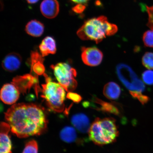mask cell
<instances>
[{
    "mask_svg": "<svg viewBox=\"0 0 153 153\" xmlns=\"http://www.w3.org/2000/svg\"><path fill=\"white\" fill-rule=\"evenodd\" d=\"M81 49V57L84 64L90 66H97L101 64L103 54L97 48L83 47Z\"/></svg>",
    "mask_w": 153,
    "mask_h": 153,
    "instance_id": "ba28073f",
    "label": "cell"
},
{
    "mask_svg": "<svg viewBox=\"0 0 153 153\" xmlns=\"http://www.w3.org/2000/svg\"><path fill=\"white\" fill-rule=\"evenodd\" d=\"M131 95L134 98L138 99L140 102L143 105L146 104L150 99L148 97L143 95L142 93L134 94Z\"/></svg>",
    "mask_w": 153,
    "mask_h": 153,
    "instance_id": "d4e9b609",
    "label": "cell"
},
{
    "mask_svg": "<svg viewBox=\"0 0 153 153\" xmlns=\"http://www.w3.org/2000/svg\"><path fill=\"white\" fill-rule=\"evenodd\" d=\"M42 14L48 19H53L58 15L59 5L57 0H44L40 6Z\"/></svg>",
    "mask_w": 153,
    "mask_h": 153,
    "instance_id": "4fadbf2b",
    "label": "cell"
},
{
    "mask_svg": "<svg viewBox=\"0 0 153 153\" xmlns=\"http://www.w3.org/2000/svg\"><path fill=\"white\" fill-rule=\"evenodd\" d=\"M5 118L11 132L20 138L41 135L48 122L45 108L33 103L13 105L5 113Z\"/></svg>",
    "mask_w": 153,
    "mask_h": 153,
    "instance_id": "6da1fadb",
    "label": "cell"
},
{
    "mask_svg": "<svg viewBox=\"0 0 153 153\" xmlns=\"http://www.w3.org/2000/svg\"><path fill=\"white\" fill-rule=\"evenodd\" d=\"M1 149L0 153H12V144L9 135L11 130L10 126L7 123L1 122Z\"/></svg>",
    "mask_w": 153,
    "mask_h": 153,
    "instance_id": "8fae6325",
    "label": "cell"
},
{
    "mask_svg": "<svg viewBox=\"0 0 153 153\" xmlns=\"http://www.w3.org/2000/svg\"><path fill=\"white\" fill-rule=\"evenodd\" d=\"M85 7L82 4H78L74 7L73 10L76 13H81L85 9Z\"/></svg>",
    "mask_w": 153,
    "mask_h": 153,
    "instance_id": "4316f807",
    "label": "cell"
},
{
    "mask_svg": "<svg viewBox=\"0 0 153 153\" xmlns=\"http://www.w3.org/2000/svg\"><path fill=\"white\" fill-rule=\"evenodd\" d=\"M43 75L45 78L46 83L42 85L41 97L51 111L57 113L64 112L65 110V90L60 84L53 82L46 74Z\"/></svg>",
    "mask_w": 153,
    "mask_h": 153,
    "instance_id": "277c9868",
    "label": "cell"
},
{
    "mask_svg": "<svg viewBox=\"0 0 153 153\" xmlns=\"http://www.w3.org/2000/svg\"><path fill=\"white\" fill-rule=\"evenodd\" d=\"M55 77L59 83L68 92H72L77 87V82L75 79L77 73L75 69L66 63L60 62L52 65Z\"/></svg>",
    "mask_w": 153,
    "mask_h": 153,
    "instance_id": "8992f818",
    "label": "cell"
},
{
    "mask_svg": "<svg viewBox=\"0 0 153 153\" xmlns=\"http://www.w3.org/2000/svg\"><path fill=\"white\" fill-rule=\"evenodd\" d=\"M44 25L37 20H32L26 25L25 30L29 35L34 37H39L43 33Z\"/></svg>",
    "mask_w": 153,
    "mask_h": 153,
    "instance_id": "ac0fdd59",
    "label": "cell"
},
{
    "mask_svg": "<svg viewBox=\"0 0 153 153\" xmlns=\"http://www.w3.org/2000/svg\"><path fill=\"white\" fill-rule=\"evenodd\" d=\"M20 94V91L13 84H6L1 89V100L5 104L12 105L18 100Z\"/></svg>",
    "mask_w": 153,
    "mask_h": 153,
    "instance_id": "9c48e42d",
    "label": "cell"
},
{
    "mask_svg": "<svg viewBox=\"0 0 153 153\" xmlns=\"http://www.w3.org/2000/svg\"><path fill=\"white\" fill-rule=\"evenodd\" d=\"M22 62V57L20 55L16 53H11L4 59L2 62V66L6 71L13 72L20 68Z\"/></svg>",
    "mask_w": 153,
    "mask_h": 153,
    "instance_id": "7c38bea8",
    "label": "cell"
},
{
    "mask_svg": "<svg viewBox=\"0 0 153 153\" xmlns=\"http://www.w3.org/2000/svg\"><path fill=\"white\" fill-rule=\"evenodd\" d=\"M28 3L30 4H34L37 2L39 0H26Z\"/></svg>",
    "mask_w": 153,
    "mask_h": 153,
    "instance_id": "f1b7e54d",
    "label": "cell"
},
{
    "mask_svg": "<svg viewBox=\"0 0 153 153\" xmlns=\"http://www.w3.org/2000/svg\"><path fill=\"white\" fill-rule=\"evenodd\" d=\"M61 139L68 143L76 142L77 139V135L76 129L71 126H66L61 130L60 133Z\"/></svg>",
    "mask_w": 153,
    "mask_h": 153,
    "instance_id": "d6986e66",
    "label": "cell"
},
{
    "mask_svg": "<svg viewBox=\"0 0 153 153\" xmlns=\"http://www.w3.org/2000/svg\"><path fill=\"white\" fill-rule=\"evenodd\" d=\"M12 83L24 94L29 92L32 87L34 88L37 97L38 94L42 91L39 86L38 76H33L31 74L17 76L13 78Z\"/></svg>",
    "mask_w": 153,
    "mask_h": 153,
    "instance_id": "52a82bcc",
    "label": "cell"
},
{
    "mask_svg": "<svg viewBox=\"0 0 153 153\" xmlns=\"http://www.w3.org/2000/svg\"><path fill=\"white\" fill-rule=\"evenodd\" d=\"M103 94L108 99L115 100L119 98L121 94V89L117 84L110 82L105 85Z\"/></svg>",
    "mask_w": 153,
    "mask_h": 153,
    "instance_id": "e0dca14e",
    "label": "cell"
},
{
    "mask_svg": "<svg viewBox=\"0 0 153 153\" xmlns=\"http://www.w3.org/2000/svg\"><path fill=\"white\" fill-rule=\"evenodd\" d=\"M142 64L149 70H153V53L146 52L143 57Z\"/></svg>",
    "mask_w": 153,
    "mask_h": 153,
    "instance_id": "ffe728a7",
    "label": "cell"
},
{
    "mask_svg": "<svg viewBox=\"0 0 153 153\" xmlns=\"http://www.w3.org/2000/svg\"><path fill=\"white\" fill-rule=\"evenodd\" d=\"M116 72L120 81L128 90L131 95L142 93L144 91V84L128 65L124 64H118L117 66Z\"/></svg>",
    "mask_w": 153,
    "mask_h": 153,
    "instance_id": "5b68a950",
    "label": "cell"
},
{
    "mask_svg": "<svg viewBox=\"0 0 153 153\" xmlns=\"http://www.w3.org/2000/svg\"><path fill=\"white\" fill-rule=\"evenodd\" d=\"M146 8L149 15L147 26L151 30H153V6L150 7L147 6Z\"/></svg>",
    "mask_w": 153,
    "mask_h": 153,
    "instance_id": "484cf974",
    "label": "cell"
},
{
    "mask_svg": "<svg viewBox=\"0 0 153 153\" xmlns=\"http://www.w3.org/2000/svg\"><path fill=\"white\" fill-rule=\"evenodd\" d=\"M143 81L148 85H153V71L150 70L143 73L142 75Z\"/></svg>",
    "mask_w": 153,
    "mask_h": 153,
    "instance_id": "603a6c76",
    "label": "cell"
},
{
    "mask_svg": "<svg viewBox=\"0 0 153 153\" xmlns=\"http://www.w3.org/2000/svg\"><path fill=\"white\" fill-rule=\"evenodd\" d=\"M66 97L67 98L71 100L74 102L77 103V104L81 102L82 100V97L81 95L72 92H68L66 95Z\"/></svg>",
    "mask_w": 153,
    "mask_h": 153,
    "instance_id": "cb8c5ba5",
    "label": "cell"
},
{
    "mask_svg": "<svg viewBox=\"0 0 153 153\" xmlns=\"http://www.w3.org/2000/svg\"><path fill=\"white\" fill-rule=\"evenodd\" d=\"M91 100L93 102L100 105V107L96 109L97 110L118 116H120L121 114L117 103L105 102L95 96L93 97Z\"/></svg>",
    "mask_w": 153,
    "mask_h": 153,
    "instance_id": "9a60e30c",
    "label": "cell"
},
{
    "mask_svg": "<svg viewBox=\"0 0 153 153\" xmlns=\"http://www.w3.org/2000/svg\"><path fill=\"white\" fill-rule=\"evenodd\" d=\"M143 41L147 47L153 48V30L145 32L143 36Z\"/></svg>",
    "mask_w": 153,
    "mask_h": 153,
    "instance_id": "7402d4cb",
    "label": "cell"
},
{
    "mask_svg": "<svg viewBox=\"0 0 153 153\" xmlns=\"http://www.w3.org/2000/svg\"><path fill=\"white\" fill-rule=\"evenodd\" d=\"M119 133L114 118H97L91 126L89 136L94 144L101 146L115 142Z\"/></svg>",
    "mask_w": 153,
    "mask_h": 153,
    "instance_id": "3957f363",
    "label": "cell"
},
{
    "mask_svg": "<svg viewBox=\"0 0 153 153\" xmlns=\"http://www.w3.org/2000/svg\"><path fill=\"white\" fill-rule=\"evenodd\" d=\"M38 145L37 141L34 140L29 141L25 145L22 153H38Z\"/></svg>",
    "mask_w": 153,
    "mask_h": 153,
    "instance_id": "44dd1931",
    "label": "cell"
},
{
    "mask_svg": "<svg viewBox=\"0 0 153 153\" xmlns=\"http://www.w3.org/2000/svg\"><path fill=\"white\" fill-rule=\"evenodd\" d=\"M117 30L116 25L109 22L106 17L101 16L85 21L76 34L82 40H91L98 44L106 36L114 35Z\"/></svg>",
    "mask_w": 153,
    "mask_h": 153,
    "instance_id": "7a4b0ae2",
    "label": "cell"
},
{
    "mask_svg": "<svg viewBox=\"0 0 153 153\" xmlns=\"http://www.w3.org/2000/svg\"><path fill=\"white\" fill-rule=\"evenodd\" d=\"M37 51H32L30 54L29 64L30 66V74L33 76L43 75L45 68L43 65L45 59Z\"/></svg>",
    "mask_w": 153,
    "mask_h": 153,
    "instance_id": "30bf717a",
    "label": "cell"
},
{
    "mask_svg": "<svg viewBox=\"0 0 153 153\" xmlns=\"http://www.w3.org/2000/svg\"><path fill=\"white\" fill-rule=\"evenodd\" d=\"M71 1L78 4H82L87 3L89 0H71Z\"/></svg>",
    "mask_w": 153,
    "mask_h": 153,
    "instance_id": "83f0119b",
    "label": "cell"
},
{
    "mask_svg": "<svg viewBox=\"0 0 153 153\" xmlns=\"http://www.w3.org/2000/svg\"><path fill=\"white\" fill-rule=\"evenodd\" d=\"M71 122L76 128L82 133H87L90 128V122L88 116L85 114L79 113L74 115Z\"/></svg>",
    "mask_w": 153,
    "mask_h": 153,
    "instance_id": "5bb4252c",
    "label": "cell"
},
{
    "mask_svg": "<svg viewBox=\"0 0 153 153\" xmlns=\"http://www.w3.org/2000/svg\"><path fill=\"white\" fill-rule=\"evenodd\" d=\"M39 49L43 57L50 54H55L56 51V46L54 38L50 36L45 37L40 44Z\"/></svg>",
    "mask_w": 153,
    "mask_h": 153,
    "instance_id": "2e32d148",
    "label": "cell"
}]
</instances>
